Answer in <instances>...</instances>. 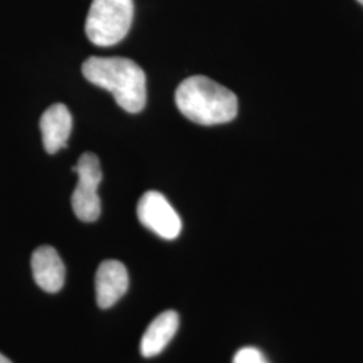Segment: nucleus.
<instances>
[{
	"label": "nucleus",
	"mask_w": 363,
	"mask_h": 363,
	"mask_svg": "<svg viewBox=\"0 0 363 363\" xmlns=\"http://www.w3.org/2000/svg\"><path fill=\"white\" fill-rule=\"evenodd\" d=\"M84 77L109 91L120 108L139 113L147 101L145 73L130 58L91 57L82 65Z\"/></svg>",
	"instance_id": "1"
},
{
	"label": "nucleus",
	"mask_w": 363,
	"mask_h": 363,
	"mask_svg": "<svg viewBox=\"0 0 363 363\" xmlns=\"http://www.w3.org/2000/svg\"><path fill=\"white\" fill-rule=\"evenodd\" d=\"M233 363H269L264 354L256 347H244L235 352Z\"/></svg>",
	"instance_id": "10"
},
{
	"label": "nucleus",
	"mask_w": 363,
	"mask_h": 363,
	"mask_svg": "<svg viewBox=\"0 0 363 363\" xmlns=\"http://www.w3.org/2000/svg\"><path fill=\"white\" fill-rule=\"evenodd\" d=\"M358 1H359V3H361V4L363 6V0H358Z\"/></svg>",
	"instance_id": "12"
},
{
	"label": "nucleus",
	"mask_w": 363,
	"mask_h": 363,
	"mask_svg": "<svg viewBox=\"0 0 363 363\" xmlns=\"http://www.w3.org/2000/svg\"><path fill=\"white\" fill-rule=\"evenodd\" d=\"M73 171L78 175V183L72 195V206L78 220L94 222L101 214L99 186L103 181V171L99 157L85 152L78 159Z\"/></svg>",
	"instance_id": "4"
},
{
	"label": "nucleus",
	"mask_w": 363,
	"mask_h": 363,
	"mask_svg": "<svg viewBox=\"0 0 363 363\" xmlns=\"http://www.w3.org/2000/svg\"><path fill=\"white\" fill-rule=\"evenodd\" d=\"M31 269L37 286L45 292L55 294L65 284L64 261L52 247L43 245L34 250Z\"/></svg>",
	"instance_id": "7"
},
{
	"label": "nucleus",
	"mask_w": 363,
	"mask_h": 363,
	"mask_svg": "<svg viewBox=\"0 0 363 363\" xmlns=\"http://www.w3.org/2000/svg\"><path fill=\"white\" fill-rule=\"evenodd\" d=\"M175 103L183 116L201 125L229 123L238 112V100L233 91L205 76L182 81L175 91Z\"/></svg>",
	"instance_id": "2"
},
{
	"label": "nucleus",
	"mask_w": 363,
	"mask_h": 363,
	"mask_svg": "<svg viewBox=\"0 0 363 363\" xmlns=\"http://www.w3.org/2000/svg\"><path fill=\"white\" fill-rule=\"evenodd\" d=\"M179 328V315L172 310L162 312L151 322L140 342V351L145 358H152L167 347Z\"/></svg>",
	"instance_id": "9"
},
{
	"label": "nucleus",
	"mask_w": 363,
	"mask_h": 363,
	"mask_svg": "<svg viewBox=\"0 0 363 363\" xmlns=\"http://www.w3.org/2000/svg\"><path fill=\"white\" fill-rule=\"evenodd\" d=\"M0 363H13L9 358H6L3 354H0Z\"/></svg>",
	"instance_id": "11"
},
{
	"label": "nucleus",
	"mask_w": 363,
	"mask_h": 363,
	"mask_svg": "<svg viewBox=\"0 0 363 363\" xmlns=\"http://www.w3.org/2000/svg\"><path fill=\"white\" fill-rule=\"evenodd\" d=\"M138 218L164 240H175L182 230L181 217L159 191H147L138 203Z\"/></svg>",
	"instance_id": "5"
},
{
	"label": "nucleus",
	"mask_w": 363,
	"mask_h": 363,
	"mask_svg": "<svg viewBox=\"0 0 363 363\" xmlns=\"http://www.w3.org/2000/svg\"><path fill=\"white\" fill-rule=\"evenodd\" d=\"M39 127L46 152L57 154L67 145L73 128V117L66 105L58 103L45 111Z\"/></svg>",
	"instance_id": "8"
},
{
	"label": "nucleus",
	"mask_w": 363,
	"mask_h": 363,
	"mask_svg": "<svg viewBox=\"0 0 363 363\" xmlns=\"http://www.w3.org/2000/svg\"><path fill=\"white\" fill-rule=\"evenodd\" d=\"M130 277L124 264L116 259H106L100 264L96 273V298L100 308L115 306L125 295Z\"/></svg>",
	"instance_id": "6"
},
{
	"label": "nucleus",
	"mask_w": 363,
	"mask_h": 363,
	"mask_svg": "<svg viewBox=\"0 0 363 363\" xmlns=\"http://www.w3.org/2000/svg\"><path fill=\"white\" fill-rule=\"evenodd\" d=\"M133 0H93L85 31L96 46H113L127 37L133 22Z\"/></svg>",
	"instance_id": "3"
}]
</instances>
